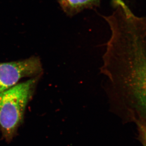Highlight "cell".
<instances>
[{
    "label": "cell",
    "instance_id": "cell-1",
    "mask_svg": "<svg viewBox=\"0 0 146 146\" xmlns=\"http://www.w3.org/2000/svg\"><path fill=\"white\" fill-rule=\"evenodd\" d=\"M37 80L34 78L0 93V129L8 141L13 139L23 121Z\"/></svg>",
    "mask_w": 146,
    "mask_h": 146
},
{
    "label": "cell",
    "instance_id": "cell-2",
    "mask_svg": "<svg viewBox=\"0 0 146 146\" xmlns=\"http://www.w3.org/2000/svg\"><path fill=\"white\" fill-rule=\"evenodd\" d=\"M42 72L41 62L38 57L0 63V93L16 85L23 78L37 76Z\"/></svg>",
    "mask_w": 146,
    "mask_h": 146
},
{
    "label": "cell",
    "instance_id": "cell-3",
    "mask_svg": "<svg viewBox=\"0 0 146 146\" xmlns=\"http://www.w3.org/2000/svg\"><path fill=\"white\" fill-rule=\"evenodd\" d=\"M58 3L67 15L73 16L86 9L98 7L100 0H60Z\"/></svg>",
    "mask_w": 146,
    "mask_h": 146
},
{
    "label": "cell",
    "instance_id": "cell-4",
    "mask_svg": "<svg viewBox=\"0 0 146 146\" xmlns=\"http://www.w3.org/2000/svg\"><path fill=\"white\" fill-rule=\"evenodd\" d=\"M138 128L139 135L144 146H146V124L141 122H138Z\"/></svg>",
    "mask_w": 146,
    "mask_h": 146
},
{
    "label": "cell",
    "instance_id": "cell-5",
    "mask_svg": "<svg viewBox=\"0 0 146 146\" xmlns=\"http://www.w3.org/2000/svg\"><path fill=\"white\" fill-rule=\"evenodd\" d=\"M57 1H60V0H57Z\"/></svg>",
    "mask_w": 146,
    "mask_h": 146
}]
</instances>
